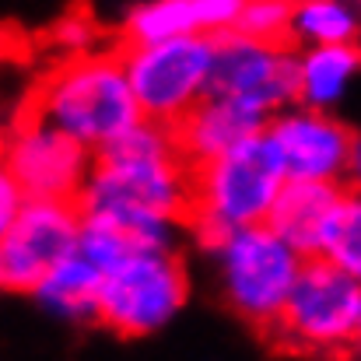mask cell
<instances>
[{
    "label": "cell",
    "mask_w": 361,
    "mask_h": 361,
    "mask_svg": "<svg viewBox=\"0 0 361 361\" xmlns=\"http://www.w3.org/2000/svg\"><path fill=\"white\" fill-rule=\"evenodd\" d=\"M92 161L95 154L85 144L14 109L4 137V176L14 179L28 200L81 204Z\"/></svg>",
    "instance_id": "8"
},
{
    "label": "cell",
    "mask_w": 361,
    "mask_h": 361,
    "mask_svg": "<svg viewBox=\"0 0 361 361\" xmlns=\"http://www.w3.org/2000/svg\"><path fill=\"white\" fill-rule=\"evenodd\" d=\"M288 172L267 133L190 169V218L186 228L204 249L221 252L235 232L263 228Z\"/></svg>",
    "instance_id": "3"
},
{
    "label": "cell",
    "mask_w": 361,
    "mask_h": 361,
    "mask_svg": "<svg viewBox=\"0 0 361 361\" xmlns=\"http://www.w3.org/2000/svg\"><path fill=\"white\" fill-rule=\"evenodd\" d=\"M120 42V39H116ZM123 63L144 120L172 130L207 95L214 74V39H172L158 46H123Z\"/></svg>",
    "instance_id": "5"
},
{
    "label": "cell",
    "mask_w": 361,
    "mask_h": 361,
    "mask_svg": "<svg viewBox=\"0 0 361 361\" xmlns=\"http://www.w3.org/2000/svg\"><path fill=\"white\" fill-rule=\"evenodd\" d=\"M344 186H348V193H361V133H358V140H355L348 172H344Z\"/></svg>",
    "instance_id": "21"
},
{
    "label": "cell",
    "mask_w": 361,
    "mask_h": 361,
    "mask_svg": "<svg viewBox=\"0 0 361 361\" xmlns=\"http://www.w3.org/2000/svg\"><path fill=\"white\" fill-rule=\"evenodd\" d=\"M344 186L341 183H291L281 190L267 228L281 242H288L298 256L316 259L323 249V235L344 200Z\"/></svg>",
    "instance_id": "14"
},
{
    "label": "cell",
    "mask_w": 361,
    "mask_h": 361,
    "mask_svg": "<svg viewBox=\"0 0 361 361\" xmlns=\"http://www.w3.org/2000/svg\"><path fill=\"white\" fill-rule=\"evenodd\" d=\"M358 348H361V323H358Z\"/></svg>",
    "instance_id": "22"
},
{
    "label": "cell",
    "mask_w": 361,
    "mask_h": 361,
    "mask_svg": "<svg viewBox=\"0 0 361 361\" xmlns=\"http://www.w3.org/2000/svg\"><path fill=\"white\" fill-rule=\"evenodd\" d=\"M102 281L106 274L78 252L35 291V298L63 319H99Z\"/></svg>",
    "instance_id": "16"
},
{
    "label": "cell",
    "mask_w": 361,
    "mask_h": 361,
    "mask_svg": "<svg viewBox=\"0 0 361 361\" xmlns=\"http://www.w3.org/2000/svg\"><path fill=\"white\" fill-rule=\"evenodd\" d=\"M319 259L334 263L337 270H344L351 281L361 284V193H344L326 235Z\"/></svg>",
    "instance_id": "18"
},
{
    "label": "cell",
    "mask_w": 361,
    "mask_h": 361,
    "mask_svg": "<svg viewBox=\"0 0 361 361\" xmlns=\"http://www.w3.org/2000/svg\"><path fill=\"white\" fill-rule=\"evenodd\" d=\"M18 113L74 137L88 151H102L133 133L144 120L133 95L120 42L85 53H63L18 102Z\"/></svg>",
    "instance_id": "1"
},
{
    "label": "cell",
    "mask_w": 361,
    "mask_h": 361,
    "mask_svg": "<svg viewBox=\"0 0 361 361\" xmlns=\"http://www.w3.org/2000/svg\"><path fill=\"white\" fill-rule=\"evenodd\" d=\"M361 67V46H326L305 49L298 56V102L312 113H323L341 99L344 85Z\"/></svg>",
    "instance_id": "15"
},
{
    "label": "cell",
    "mask_w": 361,
    "mask_h": 361,
    "mask_svg": "<svg viewBox=\"0 0 361 361\" xmlns=\"http://www.w3.org/2000/svg\"><path fill=\"white\" fill-rule=\"evenodd\" d=\"M232 32H239L252 42L274 46V49H291L295 46V4H281V0L242 4V14Z\"/></svg>",
    "instance_id": "19"
},
{
    "label": "cell",
    "mask_w": 361,
    "mask_h": 361,
    "mask_svg": "<svg viewBox=\"0 0 361 361\" xmlns=\"http://www.w3.org/2000/svg\"><path fill=\"white\" fill-rule=\"evenodd\" d=\"M218 256H221L225 302L252 330H263L270 337L302 277L305 256H298L267 225L235 232Z\"/></svg>",
    "instance_id": "6"
},
{
    "label": "cell",
    "mask_w": 361,
    "mask_h": 361,
    "mask_svg": "<svg viewBox=\"0 0 361 361\" xmlns=\"http://www.w3.org/2000/svg\"><path fill=\"white\" fill-rule=\"evenodd\" d=\"M267 126H270V113L267 109H259L252 102H242V99L207 95L186 120L176 123L169 133H172V144L183 154V161L193 169V165H204L211 158H221L225 151L245 144L256 133H267Z\"/></svg>",
    "instance_id": "12"
},
{
    "label": "cell",
    "mask_w": 361,
    "mask_h": 361,
    "mask_svg": "<svg viewBox=\"0 0 361 361\" xmlns=\"http://www.w3.org/2000/svg\"><path fill=\"white\" fill-rule=\"evenodd\" d=\"M211 95L252 102L274 116L281 106L298 102V56L291 49L252 42L239 32L214 35Z\"/></svg>",
    "instance_id": "10"
},
{
    "label": "cell",
    "mask_w": 361,
    "mask_h": 361,
    "mask_svg": "<svg viewBox=\"0 0 361 361\" xmlns=\"http://www.w3.org/2000/svg\"><path fill=\"white\" fill-rule=\"evenodd\" d=\"M81 204L28 200L0 232V281L7 291H39L81 249Z\"/></svg>",
    "instance_id": "9"
},
{
    "label": "cell",
    "mask_w": 361,
    "mask_h": 361,
    "mask_svg": "<svg viewBox=\"0 0 361 361\" xmlns=\"http://www.w3.org/2000/svg\"><path fill=\"white\" fill-rule=\"evenodd\" d=\"M81 211L147 218L186 228L190 165L176 151L172 133L165 126L140 123L133 133L95 151Z\"/></svg>",
    "instance_id": "2"
},
{
    "label": "cell",
    "mask_w": 361,
    "mask_h": 361,
    "mask_svg": "<svg viewBox=\"0 0 361 361\" xmlns=\"http://www.w3.org/2000/svg\"><path fill=\"white\" fill-rule=\"evenodd\" d=\"M267 137L291 183H341L358 140L344 123L312 109L274 116Z\"/></svg>",
    "instance_id": "11"
},
{
    "label": "cell",
    "mask_w": 361,
    "mask_h": 361,
    "mask_svg": "<svg viewBox=\"0 0 361 361\" xmlns=\"http://www.w3.org/2000/svg\"><path fill=\"white\" fill-rule=\"evenodd\" d=\"M190 281L183 259L169 249L137 252L102 281L99 323L120 337H144L165 326L186 302Z\"/></svg>",
    "instance_id": "7"
},
{
    "label": "cell",
    "mask_w": 361,
    "mask_h": 361,
    "mask_svg": "<svg viewBox=\"0 0 361 361\" xmlns=\"http://www.w3.org/2000/svg\"><path fill=\"white\" fill-rule=\"evenodd\" d=\"M361 323V284L326 259H305L302 277L267 337L295 355H355Z\"/></svg>",
    "instance_id": "4"
},
{
    "label": "cell",
    "mask_w": 361,
    "mask_h": 361,
    "mask_svg": "<svg viewBox=\"0 0 361 361\" xmlns=\"http://www.w3.org/2000/svg\"><path fill=\"white\" fill-rule=\"evenodd\" d=\"M242 14L239 0H154L133 7L123 21V46H158L193 35H225Z\"/></svg>",
    "instance_id": "13"
},
{
    "label": "cell",
    "mask_w": 361,
    "mask_h": 361,
    "mask_svg": "<svg viewBox=\"0 0 361 361\" xmlns=\"http://www.w3.org/2000/svg\"><path fill=\"white\" fill-rule=\"evenodd\" d=\"M355 355H361V348H358V351H355Z\"/></svg>",
    "instance_id": "23"
},
{
    "label": "cell",
    "mask_w": 361,
    "mask_h": 361,
    "mask_svg": "<svg viewBox=\"0 0 361 361\" xmlns=\"http://www.w3.org/2000/svg\"><path fill=\"white\" fill-rule=\"evenodd\" d=\"M358 14L334 0L295 4V46L326 49V46H358Z\"/></svg>",
    "instance_id": "17"
},
{
    "label": "cell",
    "mask_w": 361,
    "mask_h": 361,
    "mask_svg": "<svg viewBox=\"0 0 361 361\" xmlns=\"http://www.w3.org/2000/svg\"><path fill=\"white\" fill-rule=\"evenodd\" d=\"M28 204V197L21 193V186L14 183V179H0V232L4 228H11V221L21 214V207Z\"/></svg>",
    "instance_id": "20"
}]
</instances>
